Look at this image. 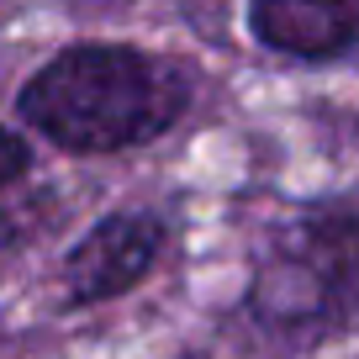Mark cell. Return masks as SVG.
I'll list each match as a JSON object with an SVG mask.
<instances>
[{
  "label": "cell",
  "instance_id": "cell-1",
  "mask_svg": "<svg viewBox=\"0 0 359 359\" xmlns=\"http://www.w3.org/2000/svg\"><path fill=\"white\" fill-rule=\"evenodd\" d=\"M16 111L69 154H122L191 111V74L133 43H74L22 85Z\"/></svg>",
  "mask_w": 359,
  "mask_h": 359
},
{
  "label": "cell",
  "instance_id": "cell-2",
  "mask_svg": "<svg viewBox=\"0 0 359 359\" xmlns=\"http://www.w3.org/2000/svg\"><path fill=\"white\" fill-rule=\"evenodd\" d=\"M243 312L285 344L359 323V196L317 201L269 227L254 254Z\"/></svg>",
  "mask_w": 359,
  "mask_h": 359
},
{
  "label": "cell",
  "instance_id": "cell-3",
  "mask_svg": "<svg viewBox=\"0 0 359 359\" xmlns=\"http://www.w3.org/2000/svg\"><path fill=\"white\" fill-rule=\"evenodd\" d=\"M169 243V227L158 212H111L90 227L64 259V302L69 306H101L127 296L148 280Z\"/></svg>",
  "mask_w": 359,
  "mask_h": 359
},
{
  "label": "cell",
  "instance_id": "cell-4",
  "mask_svg": "<svg viewBox=\"0 0 359 359\" xmlns=\"http://www.w3.org/2000/svg\"><path fill=\"white\" fill-rule=\"evenodd\" d=\"M248 32L291 64H338L359 48V0H248Z\"/></svg>",
  "mask_w": 359,
  "mask_h": 359
},
{
  "label": "cell",
  "instance_id": "cell-5",
  "mask_svg": "<svg viewBox=\"0 0 359 359\" xmlns=\"http://www.w3.org/2000/svg\"><path fill=\"white\" fill-rule=\"evenodd\" d=\"M27 164H32V148H27L11 127H0V191H6L11 180H22Z\"/></svg>",
  "mask_w": 359,
  "mask_h": 359
}]
</instances>
